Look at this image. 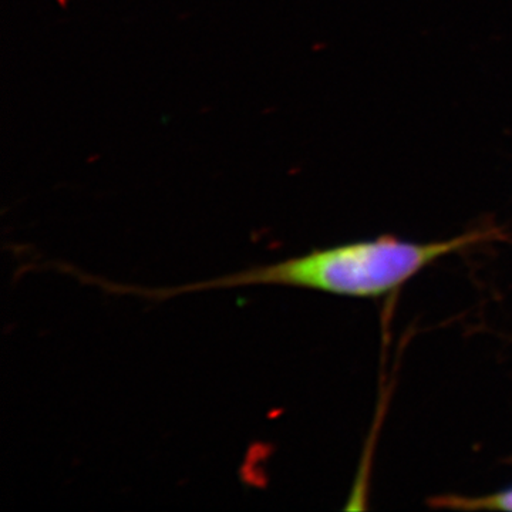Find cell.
Wrapping results in <instances>:
<instances>
[{"instance_id":"1","label":"cell","mask_w":512,"mask_h":512,"mask_svg":"<svg viewBox=\"0 0 512 512\" xmlns=\"http://www.w3.org/2000/svg\"><path fill=\"white\" fill-rule=\"evenodd\" d=\"M488 235V232H471L448 241L430 244L380 238L376 241L320 249L311 254L285 259L275 264L254 266L197 284L150 289L141 293L150 298L164 299L181 293L210 289L275 285L313 289L355 298H377L399 288L437 259L477 244L487 239Z\"/></svg>"},{"instance_id":"2","label":"cell","mask_w":512,"mask_h":512,"mask_svg":"<svg viewBox=\"0 0 512 512\" xmlns=\"http://www.w3.org/2000/svg\"><path fill=\"white\" fill-rule=\"evenodd\" d=\"M434 507L453 508V510H500L512 511V488L501 493L484 495V497H456V495H448V497L434 498Z\"/></svg>"}]
</instances>
